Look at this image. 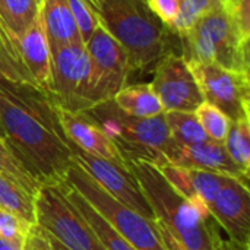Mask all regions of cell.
Wrapping results in <instances>:
<instances>
[{
  "mask_svg": "<svg viewBox=\"0 0 250 250\" xmlns=\"http://www.w3.org/2000/svg\"><path fill=\"white\" fill-rule=\"evenodd\" d=\"M54 95L0 78V125L4 141L41 185H59L73 164L70 142Z\"/></svg>",
  "mask_w": 250,
  "mask_h": 250,
  "instance_id": "cell-1",
  "label": "cell"
},
{
  "mask_svg": "<svg viewBox=\"0 0 250 250\" xmlns=\"http://www.w3.org/2000/svg\"><path fill=\"white\" fill-rule=\"evenodd\" d=\"M136 177L152 212L188 250H214L221 239L218 224L207 204L180 195L161 174L160 168L146 160L126 161Z\"/></svg>",
  "mask_w": 250,
  "mask_h": 250,
  "instance_id": "cell-2",
  "label": "cell"
},
{
  "mask_svg": "<svg viewBox=\"0 0 250 250\" xmlns=\"http://www.w3.org/2000/svg\"><path fill=\"white\" fill-rule=\"evenodd\" d=\"M98 23L127 51L132 72L149 73L176 51L174 34L152 12L148 0H88Z\"/></svg>",
  "mask_w": 250,
  "mask_h": 250,
  "instance_id": "cell-3",
  "label": "cell"
},
{
  "mask_svg": "<svg viewBox=\"0 0 250 250\" xmlns=\"http://www.w3.org/2000/svg\"><path fill=\"white\" fill-rule=\"evenodd\" d=\"M111 138L126 161L146 160L155 166L167 164L164 151L171 138L164 113L155 117H135L122 111L113 100L85 110Z\"/></svg>",
  "mask_w": 250,
  "mask_h": 250,
  "instance_id": "cell-4",
  "label": "cell"
},
{
  "mask_svg": "<svg viewBox=\"0 0 250 250\" xmlns=\"http://www.w3.org/2000/svg\"><path fill=\"white\" fill-rule=\"evenodd\" d=\"M179 44L186 62H211L249 73V40L223 9L201 16L190 29L179 35Z\"/></svg>",
  "mask_w": 250,
  "mask_h": 250,
  "instance_id": "cell-5",
  "label": "cell"
},
{
  "mask_svg": "<svg viewBox=\"0 0 250 250\" xmlns=\"http://www.w3.org/2000/svg\"><path fill=\"white\" fill-rule=\"evenodd\" d=\"M136 250H166L151 221L110 196L75 160L64 177Z\"/></svg>",
  "mask_w": 250,
  "mask_h": 250,
  "instance_id": "cell-6",
  "label": "cell"
},
{
  "mask_svg": "<svg viewBox=\"0 0 250 250\" xmlns=\"http://www.w3.org/2000/svg\"><path fill=\"white\" fill-rule=\"evenodd\" d=\"M89 56V78L85 92L86 110L110 101L127 85L132 73L127 51L101 25L85 44Z\"/></svg>",
  "mask_w": 250,
  "mask_h": 250,
  "instance_id": "cell-7",
  "label": "cell"
},
{
  "mask_svg": "<svg viewBox=\"0 0 250 250\" xmlns=\"http://www.w3.org/2000/svg\"><path fill=\"white\" fill-rule=\"evenodd\" d=\"M35 223L69 250H105L78 208L57 185H42L34 198Z\"/></svg>",
  "mask_w": 250,
  "mask_h": 250,
  "instance_id": "cell-8",
  "label": "cell"
},
{
  "mask_svg": "<svg viewBox=\"0 0 250 250\" xmlns=\"http://www.w3.org/2000/svg\"><path fill=\"white\" fill-rule=\"evenodd\" d=\"M205 101L218 107L231 122L250 119V76L211 62H188Z\"/></svg>",
  "mask_w": 250,
  "mask_h": 250,
  "instance_id": "cell-9",
  "label": "cell"
},
{
  "mask_svg": "<svg viewBox=\"0 0 250 250\" xmlns=\"http://www.w3.org/2000/svg\"><path fill=\"white\" fill-rule=\"evenodd\" d=\"M53 95L62 108L85 111L89 56L83 42H72L50 51Z\"/></svg>",
  "mask_w": 250,
  "mask_h": 250,
  "instance_id": "cell-10",
  "label": "cell"
},
{
  "mask_svg": "<svg viewBox=\"0 0 250 250\" xmlns=\"http://www.w3.org/2000/svg\"><path fill=\"white\" fill-rule=\"evenodd\" d=\"M151 82L166 111H195L204 101L199 83L185 57L171 51L166 54L152 70Z\"/></svg>",
  "mask_w": 250,
  "mask_h": 250,
  "instance_id": "cell-11",
  "label": "cell"
},
{
  "mask_svg": "<svg viewBox=\"0 0 250 250\" xmlns=\"http://www.w3.org/2000/svg\"><path fill=\"white\" fill-rule=\"evenodd\" d=\"M73 160L116 201L132 208L142 217L154 221L155 215L145 198L136 177L127 166H119L113 161L91 155L70 144Z\"/></svg>",
  "mask_w": 250,
  "mask_h": 250,
  "instance_id": "cell-12",
  "label": "cell"
},
{
  "mask_svg": "<svg viewBox=\"0 0 250 250\" xmlns=\"http://www.w3.org/2000/svg\"><path fill=\"white\" fill-rule=\"evenodd\" d=\"M208 209L230 240L250 246V192L248 180L230 176Z\"/></svg>",
  "mask_w": 250,
  "mask_h": 250,
  "instance_id": "cell-13",
  "label": "cell"
},
{
  "mask_svg": "<svg viewBox=\"0 0 250 250\" xmlns=\"http://www.w3.org/2000/svg\"><path fill=\"white\" fill-rule=\"evenodd\" d=\"M164 157L167 163L179 167L223 173L249 182V174L231 160L221 142L208 139L195 145H179L170 141L164 151Z\"/></svg>",
  "mask_w": 250,
  "mask_h": 250,
  "instance_id": "cell-14",
  "label": "cell"
},
{
  "mask_svg": "<svg viewBox=\"0 0 250 250\" xmlns=\"http://www.w3.org/2000/svg\"><path fill=\"white\" fill-rule=\"evenodd\" d=\"M59 117L70 144L91 155L113 161L119 166H127L111 138L86 113L59 107Z\"/></svg>",
  "mask_w": 250,
  "mask_h": 250,
  "instance_id": "cell-15",
  "label": "cell"
},
{
  "mask_svg": "<svg viewBox=\"0 0 250 250\" xmlns=\"http://www.w3.org/2000/svg\"><path fill=\"white\" fill-rule=\"evenodd\" d=\"M19 51L22 63L34 86L53 95L51 83V54L47 42L41 12L32 25L19 37Z\"/></svg>",
  "mask_w": 250,
  "mask_h": 250,
  "instance_id": "cell-16",
  "label": "cell"
},
{
  "mask_svg": "<svg viewBox=\"0 0 250 250\" xmlns=\"http://www.w3.org/2000/svg\"><path fill=\"white\" fill-rule=\"evenodd\" d=\"M40 12L50 51L66 44L83 42L67 0H44Z\"/></svg>",
  "mask_w": 250,
  "mask_h": 250,
  "instance_id": "cell-17",
  "label": "cell"
},
{
  "mask_svg": "<svg viewBox=\"0 0 250 250\" xmlns=\"http://www.w3.org/2000/svg\"><path fill=\"white\" fill-rule=\"evenodd\" d=\"M60 190L64 193V196L78 208V211L82 214V217L89 224L91 230L100 240V243L104 246L105 250H136L123 236H120L114 227L64 179L57 185Z\"/></svg>",
  "mask_w": 250,
  "mask_h": 250,
  "instance_id": "cell-18",
  "label": "cell"
},
{
  "mask_svg": "<svg viewBox=\"0 0 250 250\" xmlns=\"http://www.w3.org/2000/svg\"><path fill=\"white\" fill-rule=\"evenodd\" d=\"M113 101L122 111L135 117H155L164 113L151 82L126 85L114 95Z\"/></svg>",
  "mask_w": 250,
  "mask_h": 250,
  "instance_id": "cell-19",
  "label": "cell"
},
{
  "mask_svg": "<svg viewBox=\"0 0 250 250\" xmlns=\"http://www.w3.org/2000/svg\"><path fill=\"white\" fill-rule=\"evenodd\" d=\"M164 119L171 141L179 145H195L209 139L195 111H166Z\"/></svg>",
  "mask_w": 250,
  "mask_h": 250,
  "instance_id": "cell-20",
  "label": "cell"
},
{
  "mask_svg": "<svg viewBox=\"0 0 250 250\" xmlns=\"http://www.w3.org/2000/svg\"><path fill=\"white\" fill-rule=\"evenodd\" d=\"M38 13L35 0H0V22L16 37L32 25Z\"/></svg>",
  "mask_w": 250,
  "mask_h": 250,
  "instance_id": "cell-21",
  "label": "cell"
},
{
  "mask_svg": "<svg viewBox=\"0 0 250 250\" xmlns=\"http://www.w3.org/2000/svg\"><path fill=\"white\" fill-rule=\"evenodd\" d=\"M0 176L19 185L34 198L42 186L38 179L16 157V154L7 145L4 138H0Z\"/></svg>",
  "mask_w": 250,
  "mask_h": 250,
  "instance_id": "cell-22",
  "label": "cell"
},
{
  "mask_svg": "<svg viewBox=\"0 0 250 250\" xmlns=\"http://www.w3.org/2000/svg\"><path fill=\"white\" fill-rule=\"evenodd\" d=\"M0 208L16 214L29 224L35 223L34 196L3 176H0Z\"/></svg>",
  "mask_w": 250,
  "mask_h": 250,
  "instance_id": "cell-23",
  "label": "cell"
},
{
  "mask_svg": "<svg viewBox=\"0 0 250 250\" xmlns=\"http://www.w3.org/2000/svg\"><path fill=\"white\" fill-rule=\"evenodd\" d=\"M224 146L231 160L249 174L250 168V119L234 120L224 141Z\"/></svg>",
  "mask_w": 250,
  "mask_h": 250,
  "instance_id": "cell-24",
  "label": "cell"
},
{
  "mask_svg": "<svg viewBox=\"0 0 250 250\" xmlns=\"http://www.w3.org/2000/svg\"><path fill=\"white\" fill-rule=\"evenodd\" d=\"M195 114H196L201 126L204 127L205 133L208 135V138L211 141L224 144L227 133L230 130L231 120L218 107L212 105L208 101H204L195 110Z\"/></svg>",
  "mask_w": 250,
  "mask_h": 250,
  "instance_id": "cell-25",
  "label": "cell"
},
{
  "mask_svg": "<svg viewBox=\"0 0 250 250\" xmlns=\"http://www.w3.org/2000/svg\"><path fill=\"white\" fill-rule=\"evenodd\" d=\"M217 9H223V0H183V6L177 18L171 22L170 29L180 35L190 29L201 16Z\"/></svg>",
  "mask_w": 250,
  "mask_h": 250,
  "instance_id": "cell-26",
  "label": "cell"
},
{
  "mask_svg": "<svg viewBox=\"0 0 250 250\" xmlns=\"http://www.w3.org/2000/svg\"><path fill=\"white\" fill-rule=\"evenodd\" d=\"M188 170H189L192 186L196 195L207 204V207L215 198V195L220 192V189L224 186V183L230 177L229 174L215 173V171L193 170V168H188Z\"/></svg>",
  "mask_w": 250,
  "mask_h": 250,
  "instance_id": "cell-27",
  "label": "cell"
},
{
  "mask_svg": "<svg viewBox=\"0 0 250 250\" xmlns=\"http://www.w3.org/2000/svg\"><path fill=\"white\" fill-rule=\"evenodd\" d=\"M67 3L79 29L81 40L83 41V44H86V41L100 25L97 15L88 0H67Z\"/></svg>",
  "mask_w": 250,
  "mask_h": 250,
  "instance_id": "cell-28",
  "label": "cell"
},
{
  "mask_svg": "<svg viewBox=\"0 0 250 250\" xmlns=\"http://www.w3.org/2000/svg\"><path fill=\"white\" fill-rule=\"evenodd\" d=\"M161 171V174L166 177V180L173 186V189H176L180 195H183L188 199H196L199 198L192 186V180H190V174L189 170L185 167H179L174 164H163V166H157Z\"/></svg>",
  "mask_w": 250,
  "mask_h": 250,
  "instance_id": "cell-29",
  "label": "cell"
},
{
  "mask_svg": "<svg viewBox=\"0 0 250 250\" xmlns=\"http://www.w3.org/2000/svg\"><path fill=\"white\" fill-rule=\"evenodd\" d=\"M223 10L239 32L250 40V0H223Z\"/></svg>",
  "mask_w": 250,
  "mask_h": 250,
  "instance_id": "cell-30",
  "label": "cell"
},
{
  "mask_svg": "<svg viewBox=\"0 0 250 250\" xmlns=\"http://www.w3.org/2000/svg\"><path fill=\"white\" fill-rule=\"evenodd\" d=\"M31 224L16 214L0 208V237L7 240L23 242Z\"/></svg>",
  "mask_w": 250,
  "mask_h": 250,
  "instance_id": "cell-31",
  "label": "cell"
},
{
  "mask_svg": "<svg viewBox=\"0 0 250 250\" xmlns=\"http://www.w3.org/2000/svg\"><path fill=\"white\" fill-rule=\"evenodd\" d=\"M22 250H56L51 242V236L37 223L31 224L25 239Z\"/></svg>",
  "mask_w": 250,
  "mask_h": 250,
  "instance_id": "cell-32",
  "label": "cell"
},
{
  "mask_svg": "<svg viewBox=\"0 0 250 250\" xmlns=\"http://www.w3.org/2000/svg\"><path fill=\"white\" fill-rule=\"evenodd\" d=\"M148 3H149L152 12L168 28H170L171 22L177 18L180 9L183 6V0H148Z\"/></svg>",
  "mask_w": 250,
  "mask_h": 250,
  "instance_id": "cell-33",
  "label": "cell"
},
{
  "mask_svg": "<svg viewBox=\"0 0 250 250\" xmlns=\"http://www.w3.org/2000/svg\"><path fill=\"white\" fill-rule=\"evenodd\" d=\"M155 226H157V230L160 233V237L163 240V245H164L166 250H188L170 233V230L160 220H157V218H155Z\"/></svg>",
  "mask_w": 250,
  "mask_h": 250,
  "instance_id": "cell-34",
  "label": "cell"
},
{
  "mask_svg": "<svg viewBox=\"0 0 250 250\" xmlns=\"http://www.w3.org/2000/svg\"><path fill=\"white\" fill-rule=\"evenodd\" d=\"M214 250H250V246H245V245H240L237 242H233V240H223L220 239L215 245V249Z\"/></svg>",
  "mask_w": 250,
  "mask_h": 250,
  "instance_id": "cell-35",
  "label": "cell"
},
{
  "mask_svg": "<svg viewBox=\"0 0 250 250\" xmlns=\"http://www.w3.org/2000/svg\"><path fill=\"white\" fill-rule=\"evenodd\" d=\"M23 242H16V240H7L0 237V250H22Z\"/></svg>",
  "mask_w": 250,
  "mask_h": 250,
  "instance_id": "cell-36",
  "label": "cell"
},
{
  "mask_svg": "<svg viewBox=\"0 0 250 250\" xmlns=\"http://www.w3.org/2000/svg\"><path fill=\"white\" fill-rule=\"evenodd\" d=\"M51 242H53V246H54V249L56 250H69L67 248H64L60 242H57L53 236H51Z\"/></svg>",
  "mask_w": 250,
  "mask_h": 250,
  "instance_id": "cell-37",
  "label": "cell"
},
{
  "mask_svg": "<svg viewBox=\"0 0 250 250\" xmlns=\"http://www.w3.org/2000/svg\"><path fill=\"white\" fill-rule=\"evenodd\" d=\"M35 3L40 6V9H41V6H42V3H44V0H35Z\"/></svg>",
  "mask_w": 250,
  "mask_h": 250,
  "instance_id": "cell-38",
  "label": "cell"
},
{
  "mask_svg": "<svg viewBox=\"0 0 250 250\" xmlns=\"http://www.w3.org/2000/svg\"><path fill=\"white\" fill-rule=\"evenodd\" d=\"M0 138H4V133H3V129H1V125H0Z\"/></svg>",
  "mask_w": 250,
  "mask_h": 250,
  "instance_id": "cell-39",
  "label": "cell"
}]
</instances>
